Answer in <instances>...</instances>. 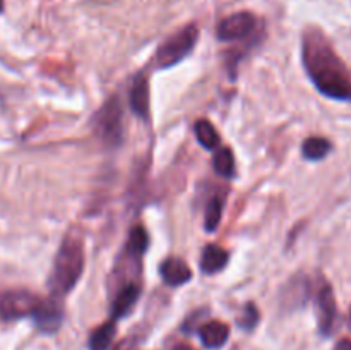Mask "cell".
Instances as JSON below:
<instances>
[{
	"instance_id": "6da1fadb",
	"label": "cell",
	"mask_w": 351,
	"mask_h": 350,
	"mask_svg": "<svg viewBox=\"0 0 351 350\" xmlns=\"http://www.w3.org/2000/svg\"><path fill=\"white\" fill-rule=\"evenodd\" d=\"M302 62L308 78L324 96L351 103V71L317 27L305 30Z\"/></svg>"
},
{
	"instance_id": "7a4b0ae2",
	"label": "cell",
	"mask_w": 351,
	"mask_h": 350,
	"mask_svg": "<svg viewBox=\"0 0 351 350\" xmlns=\"http://www.w3.org/2000/svg\"><path fill=\"white\" fill-rule=\"evenodd\" d=\"M84 270V247L75 237L69 235L62 242L55 256L53 270L48 278V288L51 297L62 299L77 285Z\"/></svg>"
},
{
	"instance_id": "3957f363",
	"label": "cell",
	"mask_w": 351,
	"mask_h": 350,
	"mask_svg": "<svg viewBox=\"0 0 351 350\" xmlns=\"http://www.w3.org/2000/svg\"><path fill=\"white\" fill-rule=\"evenodd\" d=\"M199 38V27L195 24H187L182 27L178 33L168 38L156 51L154 57V64L158 69H168L177 65L178 62L184 60L192 50H194L195 43Z\"/></svg>"
},
{
	"instance_id": "277c9868",
	"label": "cell",
	"mask_w": 351,
	"mask_h": 350,
	"mask_svg": "<svg viewBox=\"0 0 351 350\" xmlns=\"http://www.w3.org/2000/svg\"><path fill=\"white\" fill-rule=\"evenodd\" d=\"M123 112L117 96L110 98L98 112L95 113V134L108 148H117L123 141Z\"/></svg>"
},
{
	"instance_id": "5b68a950",
	"label": "cell",
	"mask_w": 351,
	"mask_h": 350,
	"mask_svg": "<svg viewBox=\"0 0 351 350\" xmlns=\"http://www.w3.org/2000/svg\"><path fill=\"white\" fill-rule=\"evenodd\" d=\"M40 302L41 299L38 295L31 294V292L10 290L0 297V316L5 321L24 318V316H31L33 318L34 311L38 309Z\"/></svg>"
},
{
	"instance_id": "8992f818",
	"label": "cell",
	"mask_w": 351,
	"mask_h": 350,
	"mask_svg": "<svg viewBox=\"0 0 351 350\" xmlns=\"http://www.w3.org/2000/svg\"><path fill=\"white\" fill-rule=\"evenodd\" d=\"M257 27V17L250 12H237L225 17L216 27V36L221 41L243 40Z\"/></svg>"
},
{
	"instance_id": "52a82bcc",
	"label": "cell",
	"mask_w": 351,
	"mask_h": 350,
	"mask_svg": "<svg viewBox=\"0 0 351 350\" xmlns=\"http://www.w3.org/2000/svg\"><path fill=\"white\" fill-rule=\"evenodd\" d=\"M317 323L319 329L324 336H329L335 331L336 318H338V307H336L335 292H332L331 285L324 283L317 292Z\"/></svg>"
},
{
	"instance_id": "ba28073f",
	"label": "cell",
	"mask_w": 351,
	"mask_h": 350,
	"mask_svg": "<svg viewBox=\"0 0 351 350\" xmlns=\"http://www.w3.org/2000/svg\"><path fill=\"white\" fill-rule=\"evenodd\" d=\"M34 325L43 333H55L64 321V305L60 299L50 297L48 301H41L33 314Z\"/></svg>"
},
{
	"instance_id": "9c48e42d",
	"label": "cell",
	"mask_w": 351,
	"mask_h": 350,
	"mask_svg": "<svg viewBox=\"0 0 351 350\" xmlns=\"http://www.w3.org/2000/svg\"><path fill=\"white\" fill-rule=\"evenodd\" d=\"M129 103L132 112L141 119H147L149 115V86L144 74H137L134 78L129 93Z\"/></svg>"
},
{
	"instance_id": "30bf717a",
	"label": "cell",
	"mask_w": 351,
	"mask_h": 350,
	"mask_svg": "<svg viewBox=\"0 0 351 350\" xmlns=\"http://www.w3.org/2000/svg\"><path fill=\"white\" fill-rule=\"evenodd\" d=\"M141 297V285L139 283H125L119 290L117 297L113 299L112 304V319H122L134 309Z\"/></svg>"
},
{
	"instance_id": "8fae6325",
	"label": "cell",
	"mask_w": 351,
	"mask_h": 350,
	"mask_svg": "<svg viewBox=\"0 0 351 350\" xmlns=\"http://www.w3.org/2000/svg\"><path fill=\"white\" fill-rule=\"evenodd\" d=\"M160 273L165 283L171 285V287H178V285H184L192 280L191 268L178 257H168L167 261H163V264L160 266Z\"/></svg>"
},
{
	"instance_id": "7c38bea8",
	"label": "cell",
	"mask_w": 351,
	"mask_h": 350,
	"mask_svg": "<svg viewBox=\"0 0 351 350\" xmlns=\"http://www.w3.org/2000/svg\"><path fill=\"white\" fill-rule=\"evenodd\" d=\"M230 336L228 325L221 321H208L201 325L199 328V338H201L202 345L209 350L219 349L226 343Z\"/></svg>"
},
{
	"instance_id": "4fadbf2b",
	"label": "cell",
	"mask_w": 351,
	"mask_h": 350,
	"mask_svg": "<svg viewBox=\"0 0 351 350\" xmlns=\"http://www.w3.org/2000/svg\"><path fill=\"white\" fill-rule=\"evenodd\" d=\"M230 254L223 247L216 246V244H209L204 250H202L201 257V271L204 275H215L221 271L223 268L228 264Z\"/></svg>"
},
{
	"instance_id": "5bb4252c",
	"label": "cell",
	"mask_w": 351,
	"mask_h": 350,
	"mask_svg": "<svg viewBox=\"0 0 351 350\" xmlns=\"http://www.w3.org/2000/svg\"><path fill=\"white\" fill-rule=\"evenodd\" d=\"M115 319L103 323V325L98 326V328L91 333V336H89V350H108L113 338H115Z\"/></svg>"
},
{
	"instance_id": "9a60e30c",
	"label": "cell",
	"mask_w": 351,
	"mask_h": 350,
	"mask_svg": "<svg viewBox=\"0 0 351 350\" xmlns=\"http://www.w3.org/2000/svg\"><path fill=\"white\" fill-rule=\"evenodd\" d=\"M331 151V143H329L326 137L312 136L308 139L304 141L302 144V153H304V158L312 161H319L322 158H326Z\"/></svg>"
},
{
	"instance_id": "2e32d148",
	"label": "cell",
	"mask_w": 351,
	"mask_h": 350,
	"mask_svg": "<svg viewBox=\"0 0 351 350\" xmlns=\"http://www.w3.org/2000/svg\"><path fill=\"white\" fill-rule=\"evenodd\" d=\"M194 130H195V137H197L199 144H201L202 148H206V150H215L216 146L219 144V134L218 130L215 129V126H213L209 120H197L194 126Z\"/></svg>"
},
{
	"instance_id": "e0dca14e",
	"label": "cell",
	"mask_w": 351,
	"mask_h": 350,
	"mask_svg": "<svg viewBox=\"0 0 351 350\" xmlns=\"http://www.w3.org/2000/svg\"><path fill=\"white\" fill-rule=\"evenodd\" d=\"M213 167L215 172L221 177L232 178L235 175V158L230 148H219L213 158Z\"/></svg>"
},
{
	"instance_id": "ac0fdd59",
	"label": "cell",
	"mask_w": 351,
	"mask_h": 350,
	"mask_svg": "<svg viewBox=\"0 0 351 350\" xmlns=\"http://www.w3.org/2000/svg\"><path fill=\"white\" fill-rule=\"evenodd\" d=\"M223 206H225V199H223L221 196H215V198L209 199L208 206H206L204 218V226L208 232H215V230L218 229L219 222H221Z\"/></svg>"
},
{
	"instance_id": "d6986e66",
	"label": "cell",
	"mask_w": 351,
	"mask_h": 350,
	"mask_svg": "<svg viewBox=\"0 0 351 350\" xmlns=\"http://www.w3.org/2000/svg\"><path fill=\"white\" fill-rule=\"evenodd\" d=\"M147 242H149V239H147L146 230H144L143 226H134L132 232H130L129 235V240H127L125 253L130 254V256L139 257L141 259V256L146 253Z\"/></svg>"
},
{
	"instance_id": "ffe728a7",
	"label": "cell",
	"mask_w": 351,
	"mask_h": 350,
	"mask_svg": "<svg viewBox=\"0 0 351 350\" xmlns=\"http://www.w3.org/2000/svg\"><path fill=\"white\" fill-rule=\"evenodd\" d=\"M259 311L256 309L254 304H247L245 309H243L242 316L239 318V326L242 329H254L259 323Z\"/></svg>"
},
{
	"instance_id": "44dd1931",
	"label": "cell",
	"mask_w": 351,
	"mask_h": 350,
	"mask_svg": "<svg viewBox=\"0 0 351 350\" xmlns=\"http://www.w3.org/2000/svg\"><path fill=\"white\" fill-rule=\"evenodd\" d=\"M335 350H351V340L350 338H341L336 343Z\"/></svg>"
},
{
	"instance_id": "7402d4cb",
	"label": "cell",
	"mask_w": 351,
	"mask_h": 350,
	"mask_svg": "<svg viewBox=\"0 0 351 350\" xmlns=\"http://www.w3.org/2000/svg\"><path fill=\"white\" fill-rule=\"evenodd\" d=\"M173 350H195V349L191 345H185V343H180V345L173 347Z\"/></svg>"
},
{
	"instance_id": "603a6c76",
	"label": "cell",
	"mask_w": 351,
	"mask_h": 350,
	"mask_svg": "<svg viewBox=\"0 0 351 350\" xmlns=\"http://www.w3.org/2000/svg\"><path fill=\"white\" fill-rule=\"evenodd\" d=\"M3 12V0H0V14Z\"/></svg>"
},
{
	"instance_id": "cb8c5ba5",
	"label": "cell",
	"mask_w": 351,
	"mask_h": 350,
	"mask_svg": "<svg viewBox=\"0 0 351 350\" xmlns=\"http://www.w3.org/2000/svg\"><path fill=\"white\" fill-rule=\"evenodd\" d=\"M350 328H351V311H350Z\"/></svg>"
}]
</instances>
